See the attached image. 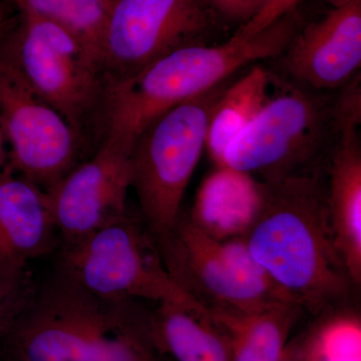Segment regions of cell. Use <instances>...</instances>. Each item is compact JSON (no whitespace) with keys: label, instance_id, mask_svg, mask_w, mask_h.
<instances>
[{"label":"cell","instance_id":"9","mask_svg":"<svg viewBox=\"0 0 361 361\" xmlns=\"http://www.w3.org/2000/svg\"><path fill=\"white\" fill-rule=\"evenodd\" d=\"M0 121L8 165L44 191L89 158V142L7 68L0 70Z\"/></svg>","mask_w":361,"mask_h":361},{"label":"cell","instance_id":"11","mask_svg":"<svg viewBox=\"0 0 361 361\" xmlns=\"http://www.w3.org/2000/svg\"><path fill=\"white\" fill-rule=\"evenodd\" d=\"M277 77L315 92H336L360 75L361 0H341L304 23L276 59Z\"/></svg>","mask_w":361,"mask_h":361},{"label":"cell","instance_id":"19","mask_svg":"<svg viewBox=\"0 0 361 361\" xmlns=\"http://www.w3.org/2000/svg\"><path fill=\"white\" fill-rule=\"evenodd\" d=\"M16 13L51 21L102 58L106 23L116 0H11ZM103 59V58H102Z\"/></svg>","mask_w":361,"mask_h":361},{"label":"cell","instance_id":"25","mask_svg":"<svg viewBox=\"0 0 361 361\" xmlns=\"http://www.w3.org/2000/svg\"><path fill=\"white\" fill-rule=\"evenodd\" d=\"M4 140H6V135H4L1 121H0V172L8 165V156L4 149Z\"/></svg>","mask_w":361,"mask_h":361},{"label":"cell","instance_id":"16","mask_svg":"<svg viewBox=\"0 0 361 361\" xmlns=\"http://www.w3.org/2000/svg\"><path fill=\"white\" fill-rule=\"evenodd\" d=\"M153 310L159 346L170 361H229L224 330L196 302L167 301Z\"/></svg>","mask_w":361,"mask_h":361},{"label":"cell","instance_id":"1","mask_svg":"<svg viewBox=\"0 0 361 361\" xmlns=\"http://www.w3.org/2000/svg\"><path fill=\"white\" fill-rule=\"evenodd\" d=\"M260 183L257 213L241 238L294 303L322 312L353 286L330 227L326 170Z\"/></svg>","mask_w":361,"mask_h":361},{"label":"cell","instance_id":"2","mask_svg":"<svg viewBox=\"0 0 361 361\" xmlns=\"http://www.w3.org/2000/svg\"><path fill=\"white\" fill-rule=\"evenodd\" d=\"M305 21L295 9L250 39L232 35L225 42L193 45L170 52L106 94L99 140L133 149L157 118L203 94L252 63L276 59Z\"/></svg>","mask_w":361,"mask_h":361},{"label":"cell","instance_id":"14","mask_svg":"<svg viewBox=\"0 0 361 361\" xmlns=\"http://www.w3.org/2000/svg\"><path fill=\"white\" fill-rule=\"evenodd\" d=\"M58 236L44 190L7 165L0 172V276L27 271L56 247Z\"/></svg>","mask_w":361,"mask_h":361},{"label":"cell","instance_id":"4","mask_svg":"<svg viewBox=\"0 0 361 361\" xmlns=\"http://www.w3.org/2000/svg\"><path fill=\"white\" fill-rule=\"evenodd\" d=\"M137 306L94 295L56 269L0 345L21 361H115Z\"/></svg>","mask_w":361,"mask_h":361},{"label":"cell","instance_id":"6","mask_svg":"<svg viewBox=\"0 0 361 361\" xmlns=\"http://www.w3.org/2000/svg\"><path fill=\"white\" fill-rule=\"evenodd\" d=\"M228 78L157 118L137 137L130 155V189L139 215L160 247L174 231L183 198L206 149L214 108Z\"/></svg>","mask_w":361,"mask_h":361},{"label":"cell","instance_id":"17","mask_svg":"<svg viewBox=\"0 0 361 361\" xmlns=\"http://www.w3.org/2000/svg\"><path fill=\"white\" fill-rule=\"evenodd\" d=\"M302 308L286 302L248 314H216L229 343V361H281Z\"/></svg>","mask_w":361,"mask_h":361},{"label":"cell","instance_id":"22","mask_svg":"<svg viewBox=\"0 0 361 361\" xmlns=\"http://www.w3.org/2000/svg\"><path fill=\"white\" fill-rule=\"evenodd\" d=\"M319 320L290 339L285 348L281 361H313Z\"/></svg>","mask_w":361,"mask_h":361},{"label":"cell","instance_id":"21","mask_svg":"<svg viewBox=\"0 0 361 361\" xmlns=\"http://www.w3.org/2000/svg\"><path fill=\"white\" fill-rule=\"evenodd\" d=\"M301 0H257V11L244 25H240L233 35L240 39H250L267 30L280 18L294 11Z\"/></svg>","mask_w":361,"mask_h":361},{"label":"cell","instance_id":"5","mask_svg":"<svg viewBox=\"0 0 361 361\" xmlns=\"http://www.w3.org/2000/svg\"><path fill=\"white\" fill-rule=\"evenodd\" d=\"M18 16L0 39V61L97 147L110 87L103 59L56 23Z\"/></svg>","mask_w":361,"mask_h":361},{"label":"cell","instance_id":"12","mask_svg":"<svg viewBox=\"0 0 361 361\" xmlns=\"http://www.w3.org/2000/svg\"><path fill=\"white\" fill-rule=\"evenodd\" d=\"M159 251L175 283L209 312L248 314L265 310L240 286L222 241L200 229L188 213H180L174 231Z\"/></svg>","mask_w":361,"mask_h":361},{"label":"cell","instance_id":"27","mask_svg":"<svg viewBox=\"0 0 361 361\" xmlns=\"http://www.w3.org/2000/svg\"><path fill=\"white\" fill-rule=\"evenodd\" d=\"M0 361H21L18 360L16 356H14L13 353L7 351L6 348L0 346Z\"/></svg>","mask_w":361,"mask_h":361},{"label":"cell","instance_id":"7","mask_svg":"<svg viewBox=\"0 0 361 361\" xmlns=\"http://www.w3.org/2000/svg\"><path fill=\"white\" fill-rule=\"evenodd\" d=\"M56 269L103 298L196 302L170 276L155 239L130 209L75 243L61 246Z\"/></svg>","mask_w":361,"mask_h":361},{"label":"cell","instance_id":"20","mask_svg":"<svg viewBox=\"0 0 361 361\" xmlns=\"http://www.w3.org/2000/svg\"><path fill=\"white\" fill-rule=\"evenodd\" d=\"M39 284L30 270L13 276H0V342L32 302Z\"/></svg>","mask_w":361,"mask_h":361},{"label":"cell","instance_id":"23","mask_svg":"<svg viewBox=\"0 0 361 361\" xmlns=\"http://www.w3.org/2000/svg\"><path fill=\"white\" fill-rule=\"evenodd\" d=\"M226 23L244 25L257 11V0H209Z\"/></svg>","mask_w":361,"mask_h":361},{"label":"cell","instance_id":"13","mask_svg":"<svg viewBox=\"0 0 361 361\" xmlns=\"http://www.w3.org/2000/svg\"><path fill=\"white\" fill-rule=\"evenodd\" d=\"M361 80L344 87L341 130L326 169L327 210L337 251L353 286L361 282Z\"/></svg>","mask_w":361,"mask_h":361},{"label":"cell","instance_id":"8","mask_svg":"<svg viewBox=\"0 0 361 361\" xmlns=\"http://www.w3.org/2000/svg\"><path fill=\"white\" fill-rule=\"evenodd\" d=\"M226 28L209 0H116L102 45L109 84L183 47L219 44Z\"/></svg>","mask_w":361,"mask_h":361},{"label":"cell","instance_id":"26","mask_svg":"<svg viewBox=\"0 0 361 361\" xmlns=\"http://www.w3.org/2000/svg\"><path fill=\"white\" fill-rule=\"evenodd\" d=\"M16 20H18V14H16L13 18H11L9 20H7L6 23L0 25V39H2V37H4V35H6V33L8 32L11 27H13L14 23H16ZM6 66H4V63L0 61V70H6Z\"/></svg>","mask_w":361,"mask_h":361},{"label":"cell","instance_id":"15","mask_svg":"<svg viewBox=\"0 0 361 361\" xmlns=\"http://www.w3.org/2000/svg\"><path fill=\"white\" fill-rule=\"evenodd\" d=\"M261 183L229 167H217L202 183L190 219L213 238L245 234L257 213Z\"/></svg>","mask_w":361,"mask_h":361},{"label":"cell","instance_id":"28","mask_svg":"<svg viewBox=\"0 0 361 361\" xmlns=\"http://www.w3.org/2000/svg\"><path fill=\"white\" fill-rule=\"evenodd\" d=\"M341 0H334V4H336V2H339Z\"/></svg>","mask_w":361,"mask_h":361},{"label":"cell","instance_id":"3","mask_svg":"<svg viewBox=\"0 0 361 361\" xmlns=\"http://www.w3.org/2000/svg\"><path fill=\"white\" fill-rule=\"evenodd\" d=\"M272 75L274 92L226 149L224 166L260 182L326 170L341 130L344 89L315 92Z\"/></svg>","mask_w":361,"mask_h":361},{"label":"cell","instance_id":"24","mask_svg":"<svg viewBox=\"0 0 361 361\" xmlns=\"http://www.w3.org/2000/svg\"><path fill=\"white\" fill-rule=\"evenodd\" d=\"M16 13V6L11 0H0V25L11 20Z\"/></svg>","mask_w":361,"mask_h":361},{"label":"cell","instance_id":"18","mask_svg":"<svg viewBox=\"0 0 361 361\" xmlns=\"http://www.w3.org/2000/svg\"><path fill=\"white\" fill-rule=\"evenodd\" d=\"M272 85V71L254 65L227 85L214 108L207 133L206 149L216 167L224 166L226 149L268 103Z\"/></svg>","mask_w":361,"mask_h":361},{"label":"cell","instance_id":"10","mask_svg":"<svg viewBox=\"0 0 361 361\" xmlns=\"http://www.w3.org/2000/svg\"><path fill=\"white\" fill-rule=\"evenodd\" d=\"M132 149L104 139L89 158L45 190L61 246L70 245L130 210Z\"/></svg>","mask_w":361,"mask_h":361}]
</instances>
